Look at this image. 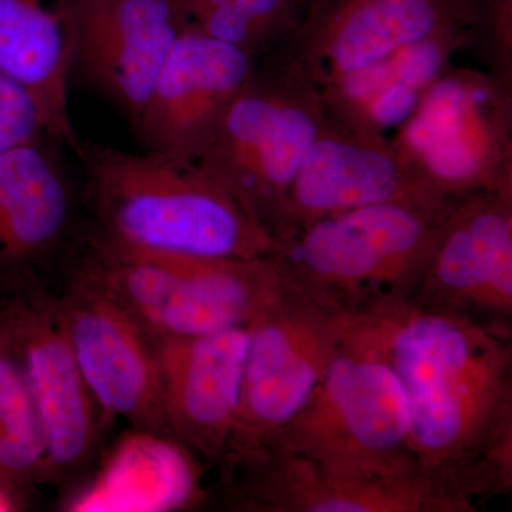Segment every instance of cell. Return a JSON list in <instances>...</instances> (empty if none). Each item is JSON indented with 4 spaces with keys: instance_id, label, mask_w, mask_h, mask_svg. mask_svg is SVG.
Instances as JSON below:
<instances>
[{
    "instance_id": "1",
    "label": "cell",
    "mask_w": 512,
    "mask_h": 512,
    "mask_svg": "<svg viewBox=\"0 0 512 512\" xmlns=\"http://www.w3.org/2000/svg\"><path fill=\"white\" fill-rule=\"evenodd\" d=\"M343 338L373 350L402 386L420 470L476 508L512 487L507 329L410 298L342 313ZM477 510V508H476Z\"/></svg>"
},
{
    "instance_id": "2",
    "label": "cell",
    "mask_w": 512,
    "mask_h": 512,
    "mask_svg": "<svg viewBox=\"0 0 512 512\" xmlns=\"http://www.w3.org/2000/svg\"><path fill=\"white\" fill-rule=\"evenodd\" d=\"M89 224L80 237L128 254L272 258L278 239L195 161L79 138Z\"/></svg>"
},
{
    "instance_id": "3",
    "label": "cell",
    "mask_w": 512,
    "mask_h": 512,
    "mask_svg": "<svg viewBox=\"0 0 512 512\" xmlns=\"http://www.w3.org/2000/svg\"><path fill=\"white\" fill-rule=\"evenodd\" d=\"M66 269L119 305L151 339L248 326L289 282L274 258H171L116 251L77 237Z\"/></svg>"
},
{
    "instance_id": "4",
    "label": "cell",
    "mask_w": 512,
    "mask_h": 512,
    "mask_svg": "<svg viewBox=\"0 0 512 512\" xmlns=\"http://www.w3.org/2000/svg\"><path fill=\"white\" fill-rule=\"evenodd\" d=\"M453 208L404 202L353 208L285 232L272 258L293 286L332 311L412 299Z\"/></svg>"
},
{
    "instance_id": "5",
    "label": "cell",
    "mask_w": 512,
    "mask_h": 512,
    "mask_svg": "<svg viewBox=\"0 0 512 512\" xmlns=\"http://www.w3.org/2000/svg\"><path fill=\"white\" fill-rule=\"evenodd\" d=\"M264 443L348 476L427 477L413 454L399 380L382 357L343 335L311 399Z\"/></svg>"
},
{
    "instance_id": "6",
    "label": "cell",
    "mask_w": 512,
    "mask_h": 512,
    "mask_svg": "<svg viewBox=\"0 0 512 512\" xmlns=\"http://www.w3.org/2000/svg\"><path fill=\"white\" fill-rule=\"evenodd\" d=\"M325 123L322 100L301 74L281 59L256 66L195 163L275 237L286 194Z\"/></svg>"
},
{
    "instance_id": "7",
    "label": "cell",
    "mask_w": 512,
    "mask_h": 512,
    "mask_svg": "<svg viewBox=\"0 0 512 512\" xmlns=\"http://www.w3.org/2000/svg\"><path fill=\"white\" fill-rule=\"evenodd\" d=\"M510 106L495 79L448 69L392 137L394 150L441 200L511 194Z\"/></svg>"
},
{
    "instance_id": "8",
    "label": "cell",
    "mask_w": 512,
    "mask_h": 512,
    "mask_svg": "<svg viewBox=\"0 0 512 512\" xmlns=\"http://www.w3.org/2000/svg\"><path fill=\"white\" fill-rule=\"evenodd\" d=\"M248 330L237 419L224 457L272 439L301 412L338 355L343 319L289 282Z\"/></svg>"
},
{
    "instance_id": "9",
    "label": "cell",
    "mask_w": 512,
    "mask_h": 512,
    "mask_svg": "<svg viewBox=\"0 0 512 512\" xmlns=\"http://www.w3.org/2000/svg\"><path fill=\"white\" fill-rule=\"evenodd\" d=\"M3 303L45 437L42 485L72 491L101 456L103 420L39 276L2 288Z\"/></svg>"
},
{
    "instance_id": "10",
    "label": "cell",
    "mask_w": 512,
    "mask_h": 512,
    "mask_svg": "<svg viewBox=\"0 0 512 512\" xmlns=\"http://www.w3.org/2000/svg\"><path fill=\"white\" fill-rule=\"evenodd\" d=\"M217 467L225 500L239 511H476L430 478L348 476L272 443L231 454Z\"/></svg>"
},
{
    "instance_id": "11",
    "label": "cell",
    "mask_w": 512,
    "mask_h": 512,
    "mask_svg": "<svg viewBox=\"0 0 512 512\" xmlns=\"http://www.w3.org/2000/svg\"><path fill=\"white\" fill-rule=\"evenodd\" d=\"M55 305L104 429L124 419L137 433L173 440L153 339L106 293L67 269Z\"/></svg>"
},
{
    "instance_id": "12",
    "label": "cell",
    "mask_w": 512,
    "mask_h": 512,
    "mask_svg": "<svg viewBox=\"0 0 512 512\" xmlns=\"http://www.w3.org/2000/svg\"><path fill=\"white\" fill-rule=\"evenodd\" d=\"M70 46V73L133 127L158 73L187 28L175 0H57Z\"/></svg>"
},
{
    "instance_id": "13",
    "label": "cell",
    "mask_w": 512,
    "mask_h": 512,
    "mask_svg": "<svg viewBox=\"0 0 512 512\" xmlns=\"http://www.w3.org/2000/svg\"><path fill=\"white\" fill-rule=\"evenodd\" d=\"M460 0H318L281 57L313 89L363 72L423 40L461 32Z\"/></svg>"
},
{
    "instance_id": "14",
    "label": "cell",
    "mask_w": 512,
    "mask_h": 512,
    "mask_svg": "<svg viewBox=\"0 0 512 512\" xmlns=\"http://www.w3.org/2000/svg\"><path fill=\"white\" fill-rule=\"evenodd\" d=\"M256 56L188 25L175 40L133 131L144 151L197 161L229 104L256 69Z\"/></svg>"
},
{
    "instance_id": "15",
    "label": "cell",
    "mask_w": 512,
    "mask_h": 512,
    "mask_svg": "<svg viewBox=\"0 0 512 512\" xmlns=\"http://www.w3.org/2000/svg\"><path fill=\"white\" fill-rule=\"evenodd\" d=\"M450 208L427 190L387 138L329 119L286 194L275 237L353 208L390 204Z\"/></svg>"
},
{
    "instance_id": "16",
    "label": "cell",
    "mask_w": 512,
    "mask_h": 512,
    "mask_svg": "<svg viewBox=\"0 0 512 512\" xmlns=\"http://www.w3.org/2000/svg\"><path fill=\"white\" fill-rule=\"evenodd\" d=\"M413 301L437 311L495 319L512 313L511 194L458 201Z\"/></svg>"
},
{
    "instance_id": "17",
    "label": "cell",
    "mask_w": 512,
    "mask_h": 512,
    "mask_svg": "<svg viewBox=\"0 0 512 512\" xmlns=\"http://www.w3.org/2000/svg\"><path fill=\"white\" fill-rule=\"evenodd\" d=\"M248 342V326L153 339L171 437L208 466L220 464L234 431Z\"/></svg>"
},
{
    "instance_id": "18",
    "label": "cell",
    "mask_w": 512,
    "mask_h": 512,
    "mask_svg": "<svg viewBox=\"0 0 512 512\" xmlns=\"http://www.w3.org/2000/svg\"><path fill=\"white\" fill-rule=\"evenodd\" d=\"M62 147L45 137L0 156V289L37 276L79 237V198Z\"/></svg>"
},
{
    "instance_id": "19",
    "label": "cell",
    "mask_w": 512,
    "mask_h": 512,
    "mask_svg": "<svg viewBox=\"0 0 512 512\" xmlns=\"http://www.w3.org/2000/svg\"><path fill=\"white\" fill-rule=\"evenodd\" d=\"M464 36L463 30L431 37L330 84L319 93L326 114L355 130L392 140L431 84L450 69Z\"/></svg>"
},
{
    "instance_id": "20",
    "label": "cell",
    "mask_w": 512,
    "mask_h": 512,
    "mask_svg": "<svg viewBox=\"0 0 512 512\" xmlns=\"http://www.w3.org/2000/svg\"><path fill=\"white\" fill-rule=\"evenodd\" d=\"M0 74L36 100L57 143L74 151L79 134L69 113L70 46L59 5L0 0Z\"/></svg>"
},
{
    "instance_id": "21",
    "label": "cell",
    "mask_w": 512,
    "mask_h": 512,
    "mask_svg": "<svg viewBox=\"0 0 512 512\" xmlns=\"http://www.w3.org/2000/svg\"><path fill=\"white\" fill-rule=\"evenodd\" d=\"M46 446L8 313L0 308V484L23 505L42 485Z\"/></svg>"
},
{
    "instance_id": "22",
    "label": "cell",
    "mask_w": 512,
    "mask_h": 512,
    "mask_svg": "<svg viewBox=\"0 0 512 512\" xmlns=\"http://www.w3.org/2000/svg\"><path fill=\"white\" fill-rule=\"evenodd\" d=\"M185 20L205 35L258 57L285 42L296 26L291 0H175Z\"/></svg>"
},
{
    "instance_id": "23",
    "label": "cell",
    "mask_w": 512,
    "mask_h": 512,
    "mask_svg": "<svg viewBox=\"0 0 512 512\" xmlns=\"http://www.w3.org/2000/svg\"><path fill=\"white\" fill-rule=\"evenodd\" d=\"M45 137L53 138L39 104L19 84L0 74V156Z\"/></svg>"
},
{
    "instance_id": "24",
    "label": "cell",
    "mask_w": 512,
    "mask_h": 512,
    "mask_svg": "<svg viewBox=\"0 0 512 512\" xmlns=\"http://www.w3.org/2000/svg\"><path fill=\"white\" fill-rule=\"evenodd\" d=\"M25 508V505L20 503L18 498L15 497L5 485L0 484V512L20 511Z\"/></svg>"
},
{
    "instance_id": "25",
    "label": "cell",
    "mask_w": 512,
    "mask_h": 512,
    "mask_svg": "<svg viewBox=\"0 0 512 512\" xmlns=\"http://www.w3.org/2000/svg\"><path fill=\"white\" fill-rule=\"evenodd\" d=\"M291 2L296 6V2H298V0H291Z\"/></svg>"
}]
</instances>
